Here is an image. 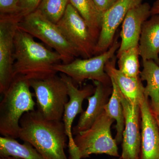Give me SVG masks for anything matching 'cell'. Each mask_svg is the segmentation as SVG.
<instances>
[{"label":"cell","instance_id":"5","mask_svg":"<svg viewBox=\"0 0 159 159\" xmlns=\"http://www.w3.org/2000/svg\"><path fill=\"white\" fill-rule=\"evenodd\" d=\"M119 35H116L112 44L105 52L88 58H77L68 64L55 65L53 69L70 77L74 84L81 85L86 80H91L112 85L110 77L105 71L106 64L115 56L119 50L120 42Z\"/></svg>","mask_w":159,"mask_h":159},{"label":"cell","instance_id":"13","mask_svg":"<svg viewBox=\"0 0 159 159\" xmlns=\"http://www.w3.org/2000/svg\"><path fill=\"white\" fill-rule=\"evenodd\" d=\"M148 97L140 104L142 143L140 159H159V129Z\"/></svg>","mask_w":159,"mask_h":159},{"label":"cell","instance_id":"2","mask_svg":"<svg viewBox=\"0 0 159 159\" xmlns=\"http://www.w3.org/2000/svg\"><path fill=\"white\" fill-rule=\"evenodd\" d=\"M14 43L13 78L20 76L29 80H42L57 74L53 67L59 63L61 57L56 51L47 48L18 28Z\"/></svg>","mask_w":159,"mask_h":159},{"label":"cell","instance_id":"7","mask_svg":"<svg viewBox=\"0 0 159 159\" xmlns=\"http://www.w3.org/2000/svg\"><path fill=\"white\" fill-rule=\"evenodd\" d=\"M36 97L37 111L49 120L62 121L68 102L67 86L57 74L42 80H29Z\"/></svg>","mask_w":159,"mask_h":159},{"label":"cell","instance_id":"28","mask_svg":"<svg viewBox=\"0 0 159 159\" xmlns=\"http://www.w3.org/2000/svg\"><path fill=\"white\" fill-rule=\"evenodd\" d=\"M150 107L154 115H159V102L155 104L150 103Z\"/></svg>","mask_w":159,"mask_h":159},{"label":"cell","instance_id":"24","mask_svg":"<svg viewBox=\"0 0 159 159\" xmlns=\"http://www.w3.org/2000/svg\"><path fill=\"white\" fill-rule=\"evenodd\" d=\"M20 0H0V16L17 17L21 20Z\"/></svg>","mask_w":159,"mask_h":159},{"label":"cell","instance_id":"19","mask_svg":"<svg viewBox=\"0 0 159 159\" xmlns=\"http://www.w3.org/2000/svg\"><path fill=\"white\" fill-rule=\"evenodd\" d=\"M0 157L22 159H43L37 150L29 142L20 144L14 138L0 137Z\"/></svg>","mask_w":159,"mask_h":159},{"label":"cell","instance_id":"21","mask_svg":"<svg viewBox=\"0 0 159 159\" xmlns=\"http://www.w3.org/2000/svg\"><path fill=\"white\" fill-rule=\"evenodd\" d=\"M143 70L140 78L146 82L144 95L150 97L152 104L159 102V66L153 60H142Z\"/></svg>","mask_w":159,"mask_h":159},{"label":"cell","instance_id":"27","mask_svg":"<svg viewBox=\"0 0 159 159\" xmlns=\"http://www.w3.org/2000/svg\"><path fill=\"white\" fill-rule=\"evenodd\" d=\"M159 14V0H156L151 9V16Z\"/></svg>","mask_w":159,"mask_h":159},{"label":"cell","instance_id":"6","mask_svg":"<svg viewBox=\"0 0 159 159\" xmlns=\"http://www.w3.org/2000/svg\"><path fill=\"white\" fill-rule=\"evenodd\" d=\"M114 121L104 111L89 128L75 135L74 142L80 158L88 157L93 154L119 156L118 144L111 133Z\"/></svg>","mask_w":159,"mask_h":159},{"label":"cell","instance_id":"17","mask_svg":"<svg viewBox=\"0 0 159 159\" xmlns=\"http://www.w3.org/2000/svg\"><path fill=\"white\" fill-rule=\"evenodd\" d=\"M142 60H153L159 66V14L151 16L142 26L139 44Z\"/></svg>","mask_w":159,"mask_h":159},{"label":"cell","instance_id":"30","mask_svg":"<svg viewBox=\"0 0 159 159\" xmlns=\"http://www.w3.org/2000/svg\"><path fill=\"white\" fill-rule=\"evenodd\" d=\"M0 159H22L17 158L13 157H7L1 158Z\"/></svg>","mask_w":159,"mask_h":159},{"label":"cell","instance_id":"15","mask_svg":"<svg viewBox=\"0 0 159 159\" xmlns=\"http://www.w3.org/2000/svg\"><path fill=\"white\" fill-rule=\"evenodd\" d=\"M93 81L95 90L94 94L87 98L88 106L81 114L77 125L73 127V135L87 130L93 125L98 117L104 111V107L108 102L109 96L112 92V85Z\"/></svg>","mask_w":159,"mask_h":159},{"label":"cell","instance_id":"9","mask_svg":"<svg viewBox=\"0 0 159 159\" xmlns=\"http://www.w3.org/2000/svg\"><path fill=\"white\" fill-rule=\"evenodd\" d=\"M17 17L0 16V93L4 95L13 80L15 43Z\"/></svg>","mask_w":159,"mask_h":159},{"label":"cell","instance_id":"25","mask_svg":"<svg viewBox=\"0 0 159 159\" xmlns=\"http://www.w3.org/2000/svg\"><path fill=\"white\" fill-rule=\"evenodd\" d=\"M42 1V0H20L22 19L37 10Z\"/></svg>","mask_w":159,"mask_h":159},{"label":"cell","instance_id":"8","mask_svg":"<svg viewBox=\"0 0 159 159\" xmlns=\"http://www.w3.org/2000/svg\"><path fill=\"white\" fill-rule=\"evenodd\" d=\"M57 25L79 56L88 58L95 56L97 41L84 20L70 3Z\"/></svg>","mask_w":159,"mask_h":159},{"label":"cell","instance_id":"10","mask_svg":"<svg viewBox=\"0 0 159 159\" xmlns=\"http://www.w3.org/2000/svg\"><path fill=\"white\" fill-rule=\"evenodd\" d=\"M60 76L67 86L69 100L65 106L62 121L64 124L66 132L69 139V152L70 159H81L79 151L75 144L72 133L73 123L78 114L84 111L82 103L84 100L93 95L95 87L88 84L82 89H78L72 79L66 74L60 73Z\"/></svg>","mask_w":159,"mask_h":159},{"label":"cell","instance_id":"16","mask_svg":"<svg viewBox=\"0 0 159 159\" xmlns=\"http://www.w3.org/2000/svg\"><path fill=\"white\" fill-rule=\"evenodd\" d=\"M117 56L115 55L107 62L105 71L111 79L116 84L124 97L129 102L140 104L145 98L144 88L140 76L129 77L123 74L116 68Z\"/></svg>","mask_w":159,"mask_h":159},{"label":"cell","instance_id":"26","mask_svg":"<svg viewBox=\"0 0 159 159\" xmlns=\"http://www.w3.org/2000/svg\"><path fill=\"white\" fill-rule=\"evenodd\" d=\"M98 9L102 13L111 8L117 0H93Z\"/></svg>","mask_w":159,"mask_h":159},{"label":"cell","instance_id":"20","mask_svg":"<svg viewBox=\"0 0 159 159\" xmlns=\"http://www.w3.org/2000/svg\"><path fill=\"white\" fill-rule=\"evenodd\" d=\"M112 92L108 102L104 107V111L107 115L116 122V125L117 134L116 137L117 144L122 142L123 133L125 128V117L122 106L119 89L116 84L111 79Z\"/></svg>","mask_w":159,"mask_h":159},{"label":"cell","instance_id":"22","mask_svg":"<svg viewBox=\"0 0 159 159\" xmlns=\"http://www.w3.org/2000/svg\"><path fill=\"white\" fill-rule=\"evenodd\" d=\"M119 70L129 77H138L140 75L139 46L117 52Z\"/></svg>","mask_w":159,"mask_h":159},{"label":"cell","instance_id":"4","mask_svg":"<svg viewBox=\"0 0 159 159\" xmlns=\"http://www.w3.org/2000/svg\"><path fill=\"white\" fill-rule=\"evenodd\" d=\"M18 28L55 50L61 56L62 63H69L79 56L57 24L51 21L37 9L23 17L18 24Z\"/></svg>","mask_w":159,"mask_h":159},{"label":"cell","instance_id":"23","mask_svg":"<svg viewBox=\"0 0 159 159\" xmlns=\"http://www.w3.org/2000/svg\"><path fill=\"white\" fill-rule=\"evenodd\" d=\"M69 4V0H42L37 9L51 21L57 24Z\"/></svg>","mask_w":159,"mask_h":159},{"label":"cell","instance_id":"14","mask_svg":"<svg viewBox=\"0 0 159 159\" xmlns=\"http://www.w3.org/2000/svg\"><path fill=\"white\" fill-rule=\"evenodd\" d=\"M151 9L148 3H142L128 11L122 23L121 41L117 52L139 46L142 26L151 16Z\"/></svg>","mask_w":159,"mask_h":159},{"label":"cell","instance_id":"11","mask_svg":"<svg viewBox=\"0 0 159 159\" xmlns=\"http://www.w3.org/2000/svg\"><path fill=\"white\" fill-rule=\"evenodd\" d=\"M120 99L123 106L125 121L121 158L140 159L142 143L140 105L129 102L121 92Z\"/></svg>","mask_w":159,"mask_h":159},{"label":"cell","instance_id":"1","mask_svg":"<svg viewBox=\"0 0 159 159\" xmlns=\"http://www.w3.org/2000/svg\"><path fill=\"white\" fill-rule=\"evenodd\" d=\"M20 125L19 138L30 143L43 159H68L65 152L68 137L62 121L46 119L35 110L24 114Z\"/></svg>","mask_w":159,"mask_h":159},{"label":"cell","instance_id":"12","mask_svg":"<svg viewBox=\"0 0 159 159\" xmlns=\"http://www.w3.org/2000/svg\"><path fill=\"white\" fill-rule=\"evenodd\" d=\"M144 0H117L102 14L101 31L97 40L95 55L108 50L116 37L118 27L122 24L131 9L142 3Z\"/></svg>","mask_w":159,"mask_h":159},{"label":"cell","instance_id":"18","mask_svg":"<svg viewBox=\"0 0 159 159\" xmlns=\"http://www.w3.org/2000/svg\"><path fill=\"white\" fill-rule=\"evenodd\" d=\"M88 26L91 34L97 41L99 38L102 14L93 0H69Z\"/></svg>","mask_w":159,"mask_h":159},{"label":"cell","instance_id":"29","mask_svg":"<svg viewBox=\"0 0 159 159\" xmlns=\"http://www.w3.org/2000/svg\"><path fill=\"white\" fill-rule=\"evenodd\" d=\"M154 116L155 117L156 119L157 123L159 129V115H154Z\"/></svg>","mask_w":159,"mask_h":159},{"label":"cell","instance_id":"3","mask_svg":"<svg viewBox=\"0 0 159 159\" xmlns=\"http://www.w3.org/2000/svg\"><path fill=\"white\" fill-rule=\"evenodd\" d=\"M29 80L16 76L0 103V134L2 136L19 138L20 121L24 114L34 111L35 102Z\"/></svg>","mask_w":159,"mask_h":159}]
</instances>
